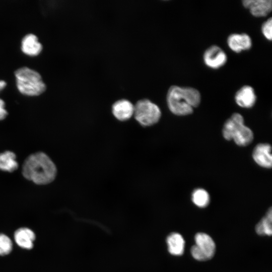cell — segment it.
<instances>
[{"label":"cell","mask_w":272,"mask_h":272,"mask_svg":"<svg viewBox=\"0 0 272 272\" xmlns=\"http://www.w3.org/2000/svg\"><path fill=\"white\" fill-rule=\"evenodd\" d=\"M22 174L27 179L38 185H45L54 180L56 167L46 154L37 152L28 156L22 167Z\"/></svg>","instance_id":"1"},{"label":"cell","mask_w":272,"mask_h":272,"mask_svg":"<svg viewBox=\"0 0 272 272\" xmlns=\"http://www.w3.org/2000/svg\"><path fill=\"white\" fill-rule=\"evenodd\" d=\"M200 95L196 89L191 87L172 86L168 90L167 102L169 110L177 115H187L193 112L198 106Z\"/></svg>","instance_id":"2"},{"label":"cell","mask_w":272,"mask_h":272,"mask_svg":"<svg viewBox=\"0 0 272 272\" xmlns=\"http://www.w3.org/2000/svg\"><path fill=\"white\" fill-rule=\"evenodd\" d=\"M15 75L17 88L24 95L38 96L46 89L40 75L32 69L27 67L20 68L15 71Z\"/></svg>","instance_id":"3"},{"label":"cell","mask_w":272,"mask_h":272,"mask_svg":"<svg viewBox=\"0 0 272 272\" xmlns=\"http://www.w3.org/2000/svg\"><path fill=\"white\" fill-rule=\"evenodd\" d=\"M223 135L226 140H233L240 146L248 145L253 139L252 130L244 125L243 116L238 113H234L225 122Z\"/></svg>","instance_id":"4"},{"label":"cell","mask_w":272,"mask_h":272,"mask_svg":"<svg viewBox=\"0 0 272 272\" xmlns=\"http://www.w3.org/2000/svg\"><path fill=\"white\" fill-rule=\"evenodd\" d=\"M133 115L141 125L149 126L159 121L161 111L156 104L149 99H144L138 101L134 106Z\"/></svg>","instance_id":"5"},{"label":"cell","mask_w":272,"mask_h":272,"mask_svg":"<svg viewBox=\"0 0 272 272\" xmlns=\"http://www.w3.org/2000/svg\"><path fill=\"white\" fill-rule=\"evenodd\" d=\"M203 58L206 65L213 69L223 66L227 60L225 52L217 45L209 47L205 51Z\"/></svg>","instance_id":"6"},{"label":"cell","mask_w":272,"mask_h":272,"mask_svg":"<svg viewBox=\"0 0 272 272\" xmlns=\"http://www.w3.org/2000/svg\"><path fill=\"white\" fill-rule=\"evenodd\" d=\"M242 4L253 16L256 17H265L272 10L271 0H244L242 1Z\"/></svg>","instance_id":"7"},{"label":"cell","mask_w":272,"mask_h":272,"mask_svg":"<svg viewBox=\"0 0 272 272\" xmlns=\"http://www.w3.org/2000/svg\"><path fill=\"white\" fill-rule=\"evenodd\" d=\"M271 149V146L268 144H258L254 148L252 154L255 162L262 167L271 168L272 165Z\"/></svg>","instance_id":"8"},{"label":"cell","mask_w":272,"mask_h":272,"mask_svg":"<svg viewBox=\"0 0 272 272\" xmlns=\"http://www.w3.org/2000/svg\"><path fill=\"white\" fill-rule=\"evenodd\" d=\"M112 112L117 120L126 121L133 115L134 105L128 100L120 99L113 104Z\"/></svg>","instance_id":"9"},{"label":"cell","mask_w":272,"mask_h":272,"mask_svg":"<svg viewBox=\"0 0 272 272\" xmlns=\"http://www.w3.org/2000/svg\"><path fill=\"white\" fill-rule=\"evenodd\" d=\"M227 43L232 50L239 53L249 49L252 46V40L247 34L234 33L229 36Z\"/></svg>","instance_id":"10"},{"label":"cell","mask_w":272,"mask_h":272,"mask_svg":"<svg viewBox=\"0 0 272 272\" xmlns=\"http://www.w3.org/2000/svg\"><path fill=\"white\" fill-rule=\"evenodd\" d=\"M236 103L242 108L252 107L255 103L256 96L253 88L248 85L241 87L235 96Z\"/></svg>","instance_id":"11"},{"label":"cell","mask_w":272,"mask_h":272,"mask_svg":"<svg viewBox=\"0 0 272 272\" xmlns=\"http://www.w3.org/2000/svg\"><path fill=\"white\" fill-rule=\"evenodd\" d=\"M195 245L206 255L208 260L214 256L216 245L213 239L204 233H198L195 236Z\"/></svg>","instance_id":"12"},{"label":"cell","mask_w":272,"mask_h":272,"mask_svg":"<svg viewBox=\"0 0 272 272\" xmlns=\"http://www.w3.org/2000/svg\"><path fill=\"white\" fill-rule=\"evenodd\" d=\"M21 49L23 53L29 56L38 55L42 51V46L38 38L33 34H28L22 40Z\"/></svg>","instance_id":"13"},{"label":"cell","mask_w":272,"mask_h":272,"mask_svg":"<svg viewBox=\"0 0 272 272\" xmlns=\"http://www.w3.org/2000/svg\"><path fill=\"white\" fill-rule=\"evenodd\" d=\"M14 238L18 246L24 249H30L33 247L35 235L28 228H21L15 231Z\"/></svg>","instance_id":"14"},{"label":"cell","mask_w":272,"mask_h":272,"mask_svg":"<svg viewBox=\"0 0 272 272\" xmlns=\"http://www.w3.org/2000/svg\"><path fill=\"white\" fill-rule=\"evenodd\" d=\"M169 252L173 255L179 256L183 254L185 241L182 236L178 233H172L167 238Z\"/></svg>","instance_id":"15"},{"label":"cell","mask_w":272,"mask_h":272,"mask_svg":"<svg viewBox=\"0 0 272 272\" xmlns=\"http://www.w3.org/2000/svg\"><path fill=\"white\" fill-rule=\"evenodd\" d=\"M18 166L14 153L7 151L0 153V170L9 172L16 170Z\"/></svg>","instance_id":"16"},{"label":"cell","mask_w":272,"mask_h":272,"mask_svg":"<svg viewBox=\"0 0 272 272\" xmlns=\"http://www.w3.org/2000/svg\"><path fill=\"white\" fill-rule=\"evenodd\" d=\"M272 210L270 208L266 216L256 225L255 231L259 235L270 236L272 234Z\"/></svg>","instance_id":"17"},{"label":"cell","mask_w":272,"mask_h":272,"mask_svg":"<svg viewBox=\"0 0 272 272\" xmlns=\"http://www.w3.org/2000/svg\"><path fill=\"white\" fill-rule=\"evenodd\" d=\"M192 200L197 207L205 208L210 202V196L206 190L201 188L196 189L192 194Z\"/></svg>","instance_id":"18"},{"label":"cell","mask_w":272,"mask_h":272,"mask_svg":"<svg viewBox=\"0 0 272 272\" xmlns=\"http://www.w3.org/2000/svg\"><path fill=\"white\" fill-rule=\"evenodd\" d=\"M13 244L10 238L4 234H0V255L10 253Z\"/></svg>","instance_id":"19"},{"label":"cell","mask_w":272,"mask_h":272,"mask_svg":"<svg viewBox=\"0 0 272 272\" xmlns=\"http://www.w3.org/2000/svg\"><path fill=\"white\" fill-rule=\"evenodd\" d=\"M261 31L264 36L268 40L272 38V19L269 18L262 25Z\"/></svg>","instance_id":"20"},{"label":"cell","mask_w":272,"mask_h":272,"mask_svg":"<svg viewBox=\"0 0 272 272\" xmlns=\"http://www.w3.org/2000/svg\"><path fill=\"white\" fill-rule=\"evenodd\" d=\"M191 253L192 257L198 261H205L208 260L206 255L195 245L192 246Z\"/></svg>","instance_id":"21"},{"label":"cell","mask_w":272,"mask_h":272,"mask_svg":"<svg viewBox=\"0 0 272 272\" xmlns=\"http://www.w3.org/2000/svg\"><path fill=\"white\" fill-rule=\"evenodd\" d=\"M8 115V112L5 109L4 101L0 99V120L4 119Z\"/></svg>","instance_id":"22"},{"label":"cell","mask_w":272,"mask_h":272,"mask_svg":"<svg viewBox=\"0 0 272 272\" xmlns=\"http://www.w3.org/2000/svg\"><path fill=\"white\" fill-rule=\"evenodd\" d=\"M6 84V83L4 81L0 80V92L5 88Z\"/></svg>","instance_id":"23"}]
</instances>
